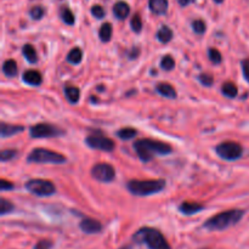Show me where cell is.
<instances>
[{
  "label": "cell",
  "mask_w": 249,
  "mask_h": 249,
  "mask_svg": "<svg viewBox=\"0 0 249 249\" xmlns=\"http://www.w3.org/2000/svg\"><path fill=\"white\" fill-rule=\"evenodd\" d=\"M192 29H194L195 33L197 34H204L206 33V22L202 21V19H195L194 22H192Z\"/></svg>",
  "instance_id": "f1b7e54d"
},
{
  "label": "cell",
  "mask_w": 249,
  "mask_h": 249,
  "mask_svg": "<svg viewBox=\"0 0 249 249\" xmlns=\"http://www.w3.org/2000/svg\"><path fill=\"white\" fill-rule=\"evenodd\" d=\"M29 134L34 139H45V138H56V136L63 135V130L57 126L48 123H39L29 128Z\"/></svg>",
  "instance_id": "ba28073f"
},
{
  "label": "cell",
  "mask_w": 249,
  "mask_h": 249,
  "mask_svg": "<svg viewBox=\"0 0 249 249\" xmlns=\"http://www.w3.org/2000/svg\"><path fill=\"white\" fill-rule=\"evenodd\" d=\"M165 185L164 180H130L126 189L135 196H151L163 191Z\"/></svg>",
  "instance_id": "277c9868"
},
{
  "label": "cell",
  "mask_w": 249,
  "mask_h": 249,
  "mask_svg": "<svg viewBox=\"0 0 249 249\" xmlns=\"http://www.w3.org/2000/svg\"><path fill=\"white\" fill-rule=\"evenodd\" d=\"M129 12H130V7L126 2L118 1L114 4L113 14L118 19H125L129 16Z\"/></svg>",
  "instance_id": "2e32d148"
},
{
  "label": "cell",
  "mask_w": 249,
  "mask_h": 249,
  "mask_svg": "<svg viewBox=\"0 0 249 249\" xmlns=\"http://www.w3.org/2000/svg\"><path fill=\"white\" fill-rule=\"evenodd\" d=\"M53 248V242L49 240H41L34 246V249H51Z\"/></svg>",
  "instance_id": "d590c367"
},
{
  "label": "cell",
  "mask_w": 249,
  "mask_h": 249,
  "mask_svg": "<svg viewBox=\"0 0 249 249\" xmlns=\"http://www.w3.org/2000/svg\"><path fill=\"white\" fill-rule=\"evenodd\" d=\"M136 134H138V131L133 128H123L121 129V130L117 131V135H118V138H121L122 140H130V139L135 138Z\"/></svg>",
  "instance_id": "484cf974"
},
{
  "label": "cell",
  "mask_w": 249,
  "mask_h": 249,
  "mask_svg": "<svg viewBox=\"0 0 249 249\" xmlns=\"http://www.w3.org/2000/svg\"><path fill=\"white\" fill-rule=\"evenodd\" d=\"M150 10L156 15H165L168 12V0H150Z\"/></svg>",
  "instance_id": "9a60e30c"
},
{
  "label": "cell",
  "mask_w": 249,
  "mask_h": 249,
  "mask_svg": "<svg viewBox=\"0 0 249 249\" xmlns=\"http://www.w3.org/2000/svg\"><path fill=\"white\" fill-rule=\"evenodd\" d=\"M0 189H1V191H6V190H12L14 189V185L11 184V182L6 181L5 179H1L0 180Z\"/></svg>",
  "instance_id": "74e56055"
},
{
  "label": "cell",
  "mask_w": 249,
  "mask_h": 249,
  "mask_svg": "<svg viewBox=\"0 0 249 249\" xmlns=\"http://www.w3.org/2000/svg\"><path fill=\"white\" fill-rule=\"evenodd\" d=\"M22 53H23L24 58H26L29 63H36V61H38V55H36V49H34L33 45H31V44H26V45L22 48Z\"/></svg>",
  "instance_id": "ffe728a7"
},
{
  "label": "cell",
  "mask_w": 249,
  "mask_h": 249,
  "mask_svg": "<svg viewBox=\"0 0 249 249\" xmlns=\"http://www.w3.org/2000/svg\"><path fill=\"white\" fill-rule=\"evenodd\" d=\"M208 56H209V60H211L214 65H219V63H221V61H223L220 51L216 50V49H209Z\"/></svg>",
  "instance_id": "f546056e"
},
{
  "label": "cell",
  "mask_w": 249,
  "mask_h": 249,
  "mask_svg": "<svg viewBox=\"0 0 249 249\" xmlns=\"http://www.w3.org/2000/svg\"><path fill=\"white\" fill-rule=\"evenodd\" d=\"M130 27L135 33H140L142 29V21H141L140 15H135L130 21Z\"/></svg>",
  "instance_id": "4dcf8cb0"
},
{
  "label": "cell",
  "mask_w": 249,
  "mask_h": 249,
  "mask_svg": "<svg viewBox=\"0 0 249 249\" xmlns=\"http://www.w3.org/2000/svg\"><path fill=\"white\" fill-rule=\"evenodd\" d=\"M195 0H179V4L181 5V6H187V5L192 4Z\"/></svg>",
  "instance_id": "ab89813d"
},
{
  "label": "cell",
  "mask_w": 249,
  "mask_h": 249,
  "mask_svg": "<svg viewBox=\"0 0 249 249\" xmlns=\"http://www.w3.org/2000/svg\"><path fill=\"white\" fill-rule=\"evenodd\" d=\"M83 58V51L79 48H73L72 50L68 53L67 55V61L72 65H78V63L82 62Z\"/></svg>",
  "instance_id": "cb8c5ba5"
},
{
  "label": "cell",
  "mask_w": 249,
  "mask_h": 249,
  "mask_svg": "<svg viewBox=\"0 0 249 249\" xmlns=\"http://www.w3.org/2000/svg\"><path fill=\"white\" fill-rule=\"evenodd\" d=\"M91 14L92 16L96 17V18H104L105 17V10L104 7L100 6V5H94V6L91 7Z\"/></svg>",
  "instance_id": "836d02e7"
},
{
  "label": "cell",
  "mask_w": 249,
  "mask_h": 249,
  "mask_svg": "<svg viewBox=\"0 0 249 249\" xmlns=\"http://www.w3.org/2000/svg\"><path fill=\"white\" fill-rule=\"evenodd\" d=\"M158 41L163 44H168L173 39V31L168 26H162L157 32Z\"/></svg>",
  "instance_id": "d6986e66"
},
{
  "label": "cell",
  "mask_w": 249,
  "mask_h": 249,
  "mask_svg": "<svg viewBox=\"0 0 249 249\" xmlns=\"http://www.w3.org/2000/svg\"><path fill=\"white\" fill-rule=\"evenodd\" d=\"M26 190L28 192H31L32 195H36L39 197H48L53 196L56 192L55 185L53 184L49 180H43V179H32L29 181L26 182L24 185Z\"/></svg>",
  "instance_id": "8992f818"
},
{
  "label": "cell",
  "mask_w": 249,
  "mask_h": 249,
  "mask_svg": "<svg viewBox=\"0 0 249 249\" xmlns=\"http://www.w3.org/2000/svg\"><path fill=\"white\" fill-rule=\"evenodd\" d=\"M160 67H162L164 71L174 70L175 67L174 58H173L170 55H165L164 57L162 58V61H160Z\"/></svg>",
  "instance_id": "4316f807"
},
{
  "label": "cell",
  "mask_w": 249,
  "mask_h": 249,
  "mask_svg": "<svg viewBox=\"0 0 249 249\" xmlns=\"http://www.w3.org/2000/svg\"><path fill=\"white\" fill-rule=\"evenodd\" d=\"M44 14H45V10L41 6H34L29 11V15L33 19H41L44 17Z\"/></svg>",
  "instance_id": "1f68e13d"
},
{
  "label": "cell",
  "mask_w": 249,
  "mask_h": 249,
  "mask_svg": "<svg viewBox=\"0 0 249 249\" xmlns=\"http://www.w3.org/2000/svg\"><path fill=\"white\" fill-rule=\"evenodd\" d=\"M134 150L138 153L139 158L142 162H150L155 155L165 156L172 153V146L162 141L151 140V139H141L134 142Z\"/></svg>",
  "instance_id": "6da1fadb"
},
{
  "label": "cell",
  "mask_w": 249,
  "mask_h": 249,
  "mask_svg": "<svg viewBox=\"0 0 249 249\" xmlns=\"http://www.w3.org/2000/svg\"><path fill=\"white\" fill-rule=\"evenodd\" d=\"M23 126L21 125H15V124H6L1 123V138H9V136L16 135L19 131H23Z\"/></svg>",
  "instance_id": "e0dca14e"
},
{
  "label": "cell",
  "mask_w": 249,
  "mask_h": 249,
  "mask_svg": "<svg viewBox=\"0 0 249 249\" xmlns=\"http://www.w3.org/2000/svg\"><path fill=\"white\" fill-rule=\"evenodd\" d=\"M221 92H223L224 96L229 97V99H233V97L237 96L238 89L233 83H225L221 87Z\"/></svg>",
  "instance_id": "7402d4cb"
},
{
  "label": "cell",
  "mask_w": 249,
  "mask_h": 249,
  "mask_svg": "<svg viewBox=\"0 0 249 249\" xmlns=\"http://www.w3.org/2000/svg\"><path fill=\"white\" fill-rule=\"evenodd\" d=\"M17 155L16 150H4L0 152V160L1 162H7V160L15 158V156Z\"/></svg>",
  "instance_id": "d6a6232c"
},
{
  "label": "cell",
  "mask_w": 249,
  "mask_h": 249,
  "mask_svg": "<svg viewBox=\"0 0 249 249\" xmlns=\"http://www.w3.org/2000/svg\"><path fill=\"white\" fill-rule=\"evenodd\" d=\"M214 1H215L216 4H221V2H223L224 0H214Z\"/></svg>",
  "instance_id": "b9f144b4"
},
{
  "label": "cell",
  "mask_w": 249,
  "mask_h": 249,
  "mask_svg": "<svg viewBox=\"0 0 249 249\" xmlns=\"http://www.w3.org/2000/svg\"><path fill=\"white\" fill-rule=\"evenodd\" d=\"M79 228L83 232L88 233V235H94V233H99L102 231L101 223L91 218L83 219L82 223L79 224Z\"/></svg>",
  "instance_id": "8fae6325"
},
{
  "label": "cell",
  "mask_w": 249,
  "mask_h": 249,
  "mask_svg": "<svg viewBox=\"0 0 249 249\" xmlns=\"http://www.w3.org/2000/svg\"><path fill=\"white\" fill-rule=\"evenodd\" d=\"M12 211H14V204L5 198L0 199V214L1 215H6V214L11 213Z\"/></svg>",
  "instance_id": "83f0119b"
},
{
  "label": "cell",
  "mask_w": 249,
  "mask_h": 249,
  "mask_svg": "<svg viewBox=\"0 0 249 249\" xmlns=\"http://www.w3.org/2000/svg\"><path fill=\"white\" fill-rule=\"evenodd\" d=\"M65 95H66V99H67V101L72 105L78 104V101L80 100V91H79V89L75 87H71V85L66 87L65 88Z\"/></svg>",
  "instance_id": "ac0fdd59"
},
{
  "label": "cell",
  "mask_w": 249,
  "mask_h": 249,
  "mask_svg": "<svg viewBox=\"0 0 249 249\" xmlns=\"http://www.w3.org/2000/svg\"><path fill=\"white\" fill-rule=\"evenodd\" d=\"M156 91L163 97H167V99H175L177 97V90L172 87L168 83H160V84L156 87Z\"/></svg>",
  "instance_id": "5bb4252c"
},
{
  "label": "cell",
  "mask_w": 249,
  "mask_h": 249,
  "mask_svg": "<svg viewBox=\"0 0 249 249\" xmlns=\"http://www.w3.org/2000/svg\"><path fill=\"white\" fill-rule=\"evenodd\" d=\"M66 160H67L63 155L46 148H34L27 157L28 163H39V164H63Z\"/></svg>",
  "instance_id": "5b68a950"
},
{
  "label": "cell",
  "mask_w": 249,
  "mask_h": 249,
  "mask_svg": "<svg viewBox=\"0 0 249 249\" xmlns=\"http://www.w3.org/2000/svg\"><path fill=\"white\" fill-rule=\"evenodd\" d=\"M203 208L204 206L196 203V202H182L179 206L180 213L185 214V215H194V214L199 213Z\"/></svg>",
  "instance_id": "4fadbf2b"
},
{
  "label": "cell",
  "mask_w": 249,
  "mask_h": 249,
  "mask_svg": "<svg viewBox=\"0 0 249 249\" xmlns=\"http://www.w3.org/2000/svg\"><path fill=\"white\" fill-rule=\"evenodd\" d=\"M245 215V212L240 209H232V211L223 212L216 215L212 216L211 219L204 223L203 228L209 231H221L229 229L230 226L236 225Z\"/></svg>",
  "instance_id": "7a4b0ae2"
},
{
  "label": "cell",
  "mask_w": 249,
  "mask_h": 249,
  "mask_svg": "<svg viewBox=\"0 0 249 249\" xmlns=\"http://www.w3.org/2000/svg\"><path fill=\"white\" fill-rule=\"evenodd\" d=\"M119 249H133V247H131V246H124V247H122Z\"/></svg>",
  "instance_id": "60d3db41"
},
{
  "label": "cell",
  "mask_w": 249,
  "mask_h": 249,
  "mask_svg": "<svg viewBox=\"0 0 249 249\" xmlns=\"http://www.w3.org/2000/svg\"><path fill=\"white\" fill-rule=\"evenodd\" d=\"M138 53H139V49L133 48V49H131V53H129V57H130V58L138 57Z\"/></svg>",
  "instance_id": "f35d334b"
},
{
  "label": "cell",
  "mask_w": 249,
  "mask_h": 249,
  "mask_svg": "<svg viewBox=\"0 0 249 249\" xmlns=\"http://www.w3.org/2000/svg\"><path fill=\"white\" fill-rule=\"evenodd\" d=\"M216 153L220 158L225 160H236L242 157L243 148L240 143L226 141V142L219 143L215 147Z\"/></svg>",
  "instance_id": "52a82bcc"
},
{
  "label": "cell",
  "mask_w": 249,
  "mask_h": 249,
  "mask_svg": "<svg viewBox=\"0 0 249 249\" xmlns=\"http://www.w3.org/2000/svg\"><path fill=\"white\" fill-rule=\"evenodd\" d=\"M204 249H207V248H204Z\"/></svg>",
  "instance_id": "7bdbcfd3"
},
{
  "label": "cell",
  "mask_w": 249,
  "mask_h": 249,
  "mask_svg": "<svg viewBox=\"0 0 249 249\" xmlns=\"http://www.w3.org/2000/svg\"><path fill=\"white\" fill-rule=\"evenodd\" d=\"M198 80L201 82L202 85H204V87H212V84L214 83L213 77L209 74H201L198 77Z\"/></svg>",
  "instance_id": "e575fe53"
},
{
  "label": "cell",
  "mask_w": 249,
  "mask_h": 249,
  "mask_svg": "<svg viewBox=\"0 0 249 249\" xmlns=\"http://www.w3.org/2000/svg\"><path fill=\"white\" fill-rule=\"evenodd\" d=\"M91 175L97 181L111 182L116 178V170L108 163H97L91 168Z\"/></svg>",
  "instance_id": "9c48e42d"
},
{
  "label": "cell",
  "mask_w": 249,
  "mask_h": 249,
  "mask_svg": "<svg viewBox=\"0 0 249 249\" xmlns=\"http://www.w3.org/2000/svg\"><path fill=\"white\" fill-rule=\"evenodd\" d=\"M85 143L89 147L95 148V150L106 151V152H111L114 150V142L111 139L106 138L102 135H90L85 139Z\"/></svg>",
  "instance_id": "30bf717a"
},
{
  "label": "cell",
  "mask_w": 249,
  "mask_h": 249,
  "mask_svg": "<svg viewBox=\"0 0 249 249\" xmlns=\"http://www.w3.org/2000/svg\"><path fill=\"white\" fill-rule=\"evenodd\" d=\"M112 33H113V29H112L111 23L102 24L101 28H100V31H99V36H100V39H101V41L107 43V41L111 40Z\"/></svg>",
  "instance_id": "603a6c76"
},
{
  "label": "cell",
  "mask_w": 249,
  "mask_h": 249,
  "mask_svg": "<svg viewBox=\"0 0 249 249\" xmlns=\"http://www.w3.org/2000/svg\"><path fill=\"white\" fill-rule=\"evenodd\" d=\"M242 71L246 80L249 82V58H246V60L242 61Z\"/></svg>",
  "instance_id": "8d00e7d4"
},
{
  "label": "cell",
  "mask_w": 249,
  "mask_h": 249,
  "mask_svg": "<svg viewBox=\"0 0 249 249\" xmlns=\"http://www.w3.org/2000/svg\"><path fill=\"white\" fill-rule=\"evenodd\" d=\"M2 72L6 77H15L17 74V63L15 60H6L2 63Z\"/></svg>",
  "instance_id": "44dd1931"
},
{
  "label": "cell",
  "mask_w": 249,
  "mask_h": 249,
  "mask_svg": "<svg viewBox=\"0 0 249 249\" xmlns=\"http://www.w3.org/2000/svg\"><path fill=\"white\" fill-rule=\"evenodd\" d=\"M22 79L26 84L32 85V87H39L43 82V77H41L40 73L36 70H29L26 71L22 75Z\"/></svg>",
  "instance_id": "7c38bea8"
},
{
  "label": "cell",
  "mask_w": 249,
  "mask_h": 249,
  "mask_svg": "<svg viewBox=\"0 0 249 249\" xmlns=\"http://www.w3.org/2000/svg\"><path fill=\"white\" fill-rule=\"evenodd\" d=\"M60 17L66 24H68V26H73V24H74V15H73V12L71 11L68 7H62V9L60 10Z\"/></svg>",
  "instance_id": "d4e9b609"
},
{
  "label": "cell",
  "mask_w": 249,
  "mask_h": 249,
  "mask_svg": "<svg viewBox=\"0 0 249 249\" xmlns=\"http://www.w3.org/2000/svg\"><path fill=\"white\" fill-rule=\"evenodd\" d=\"M136 243H142L147 246L148 249H172L164 236L158 230L152 228H142L136 231L133 236Z\"/></svg>",
  "instance_id": "3957f363"
}]
</instances>
